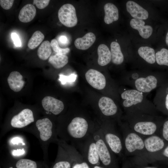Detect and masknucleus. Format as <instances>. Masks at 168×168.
Masks as SVG:
<instances>
[{
  "instance_id": "a211bd4d",
  "label": "nucleus",
  "mask_w": 168,
  "mask_h": 168,
  "mask_svg": "<svg viewBox=\"0 0 168 168\" xmlns=\"http://www.w3.org/2000/svg\"><path fill=\"white\" fill-rule=\"evenodd\" d=\"M126 8L127 11L133 18L145 20L148 17L147 11L135 2L128 1Z\"/></svg>"
},
{
  "instance_id": "39448f33",
  "label": "nucleus",
  "mask_w": 168,
  "mask_h": 168,
  "mask_svg": "<svg viewBox=\"0 0 168 168\" xmlns=\"http://www.w3.org/2000/svg\"><path fill=\"white\" fill-rule=\"evenodd\" d=\"M74 146L91 167L101 165L97 146L93 134Z\"/></svg>"
},
{
  "instance_id": "6e6552de",
  "label": "nucleus",
  "mask_w": 168,
  "mask_h": 168,
  "mask_svg": "<svg viewBox=\"0 0 168 168\" xmlns=\"http://www.w3.org/2000/svg\"><path fill=\"white\" fill-rule=\"evenodd\" d=\"M58 18L60 22L68 27L75 26L77 22V19L75 8L70 4L62 6L58 12Z\"/></svg>"
},
{
  "instance_id": "ea45409f",
  "label": "nucleus",
  "mask_w": 168,
  "mask_h": 168,
  "mask_svg": "<svg viewBox=\"0 0 168 168\" xmlns=\"http://www.w3.org/2000/svg\"><path fill=\"white\" fill-rule=\"evenodd\" d=\"M161 154L164 156L168 158V145L163 150Z\"/></svg>"
},
{
  "instance_id": "20e7f679",
  "label": "nucleus",
  "mask_w": 168,
  "mask_h": 168,
  "mask_svg": "<svg viewBox=\"0 0 168 168\" xmlns=\"http://www.w3.org/2000/svg\"><path fill=\"white\" fill-rule=\"evenodd\" d=\"M96 142L101 165L105 168H120L117 156L105 142L99 127L93 134Z\"/></svg>"
},
{
  "instance_id": "f8f14e48",
  "label": "nucleus",
  "mask_w": 168,
  "mask_h": 168,
  "mask_svg": "<svg viewBox=\"0 0 168 168\" xmlns=\"http://www.w3.org/2000/svg\"><path fill=\"white\" fill-rule=\"evenodd\" d=\"M85 76L88 83L95 89L101 90L105 87L106 84L105 78L99 71L90 69L86 72Z\"/></svg>"
},
{
  "instance_id": "c9c22d12",
  "label": "nucleus",
  "mask_w": 168,
  "mask_h": 168,
  "mask_svg": "<svg viewBox=\"0 0 168 168\" xmlns=\"http://www.w3.org/2000/svg\"><path fill=\"white\" fill-rule=\"evenodd\" d=\"M11 36L15 45L16 47H21V43L18 35L15 33H12Z\"/></svg>"
},
{
  "instance_id": "e433bc0d",
  "label": "nucleus",
  "mask_w": 168,
  "mask_h": 168,
  "mask_svg": "<svg viewBox=\"0 0 168 168\" xmlns=\"http://www.w3.org/2000/svg\"><path fill=\"white\" fill-rule=\"evenodd\" d=\"M121 168H132L130 161L128 160L123 159Z\"/></svg>"
},
{
  "instance_id": "473e14b6",
  "label": "nucleus",
  "mask_w": 168,
  "mask_h": 168,
  "mask_svg": "<svg viewBox=\"0 0 168 168\" xmlns=\"http://www.w3.org/2000/svg\"><path fill=\"white\" fill-rule=\"evenodd\" d=\"M49 0H34L33 4L40 9H43L46 7L49 4Z\"/></svg>"
},
{
  "instance_id": "aec40b11",
  "label": "nucleus",
  "mask_w": 168,
  "mask_h": 168,
  "mask_svg": "<svg viewBox=\"0 0 168 168\" xmlns=\"http://www.w3.org/2000/svg\"><path fill=\"white\" fill-rule=\"evenodd\" d=\"M22 78V76L19 72L14 71L11 72L7 79L10 89L16 92L20 91L25 83Z\"/></svg>"
},
{
  "instance_id": "ddd939ff",
  "label": "nucleus",
  "mask_w": 168,
  "mask_h": 168,
  "mask_svg": "<svg viewBox=\"0 0 168 168\" xmlns=\"http://www.w3.org/2000/svg\"><path fill=\"white\" fill-rule=\"evenodd\" d=\"M42 105L47 112L57 115L63 110L64 105L61 101L50 96H46L42 100Z\"/></svg>"
},
{
  "instance_id": "393cba45",
  "label": "nucleus",
  "mask_w": 168,
  "mask_h": 168,
  "mask_svg": "<svg viewBox=\"0 0 168 168\" xmlns=\"http://www.w3.org/2000/svg\"><path fill=\"white\" fill-rule=\"evenodd\" d=\"M110 46L111 61L116 65L121 64L124 61V56L119 44L117 42L113 41Z\"/></svg>"
},
{
  "instance_id": "37998d69",
  "label": "nucleus",
  "mask_w": 168,
  "mask_h": 168,
  "mask_svg": "<svg viewBox=\"0 0 168 168\" xmlns=\"http://www.w3.org/2000/svg\"><path fill=\"white\" fill-rule=\"evenodd\" d=\"M91 168H105L101 165H96L91 167Z\"/></svg>"
},
{
  "instance_id": "9d476101",
  "label": "nucleus",
  "mask_w": 168,
  "mask_h": 168,
  "mask_svg": "<svg viewBox=\"0 0 168 168\" xmlns=\"http://www.w3.org/2000/svg\"><path fill=\"white\" fill-rule=\"evenodd\" d=\"M34 121L32 111L29 109H25L14 116L10 122L12 127L17 128H24Z\"/></svg>"
},
{
  "instance_id": "423d86ee",
  "label": "nucleus",
  "mask_w": 168,
  "mask_h": 168,
  "mask_svg": "<svg viewBox=\"0 0 168 168\" xmlns=\"http://www.w3.org/2000/svg\"><path fill=\"white\" fill-rule=\"evenodd\" d=\"M35 126L42 143L46 144L52 142H58L59 139L57 138V128L49 119L44 118L38 120L35 123Z\"/></svg>"
},
{
  "instance_id": "5701e85b",
  "label": "nucleus",
  "mask_w": 168,
  "mask_h": 168,
  "mask_svg": "<svg viewBox=\"0 0 168 168\" xmlns=\"http://www.w3.org/2000/svg\"><path fill=\"white\" fill-rule=\"evenodd\" d=\"M36 14V9L32 4L25 5L21 10L19 14V20L21 22L27 23L32 21Z\"/></svg>"
},
{
  "instance_id": "f3484780",
  "label": "nucleus",
  "mask_w": 168,
  "mask_h": 168,
  "mask_svg": "<svg viewBox=\"0 0 168 168\" xmlns=\"http://www.w3.org/2000/svg\"><path fill=\"white\" fill-rule=\"evenodd\" d=\"M58 143L57 161L53 168H71V161L67 150L59 141Z\"/></svg>"
},
{
  "instance_id": "c756f323",
  "label": "nucleus",
  "mask_w": 168,
  "mask_h": 168,
  "mask_svg": "<svg viewBox=\"0 0 168 168\" xmlns=\"http://www.w3.org/2000/svg\"><path fill=\"white\" fill-rule=\"evenodd\" d=\"M156 61L160 65L168 66V49L163 48L155 54Z\"/></svg>"
},
{
  "instance_id": "2eb2a0df",
  "label": "nucleus",
  "mask_w": 168,
  "mask_h": 168,
  "mask_svg": "<svg viewBox=\"0 0 168 168\" xmlns=\"http://www.w3.org/2000/svg\"><path fill=\"white\" fill-rule=\"evenodd\" d=\"M121 97L124 100L123 103V106L127 108L141 103L143 99L142 92L135 90L124 91L121 94Z\"/></svg>"
},
{
  "instance_id": "4be33fe9",
  "label": "nucleus",
  "mask_w": 168,
  "mask_h": 168,
  "mask_svg": "<svg viewBox=\"0 0 168 168\" xmlns=\"http://www.w3.org/2000/svg\"><path fill=\"white\" fill-rule=\"evenodd\" d=\"M96 40L95 35L92 32L86 34L82 37L78 38L76 39L74 44L77 49L85 50L91 47Z\"/></svg>"
},
{
  "instance_id": "58836bf2",
  "label": "nucleus",
  "mask_w": 168,
  "mask_h": 168,
  "mask_svg": "<svg viewBox=\"0 0 168 168\" xmlns=\"http://www.w3.org/2000/svg\"><path fill=\"white\" fill-rule=\"evenodd\" d=\"M59 40L62 43L65 44L68 42V39L65 36H61L59 38Z\"/></svg>"
},
{
  "instance_id": "bb28decb",
  "label": "nucleus",
  "mask_w": 168,
  "mask_h": 168,
  "mask_svg": "<svg viewBox=\"0 0 168 168\" xmlns=\"http://www.w3.org/2000/svg\"><path fill=\"white\" fill-rule=\"evenodd\" d=\"M48 62L55 68L59 69L63 67L68 62V57L66 55L56 53L51 56Z\"/></svg>"
},
{
  "instance_id": "dca6fc26",
  "label": "nucleus",
  "mask_w": 168,
  "mask_h": 168,
  "mask_svg": "<svg viewBox=\"0 0 168 168\" xmlns=\"http://www.w3.org/2000/svg\"><path fill=\"white\" fill-rule=\"evenodd\" d=\"M138 91L142 92H148L155 89L157 86V80L154 76L150 75L146 78L137 79L135 82Z\"/></svg>"
},
{
  "instance_id": "f257e3e1",
  "label": "nucleus",
  "mask_w": 168,
  "mask_h": 168,
  "mask_svg": "<svg viewBox=\"0 0 168 168\" xmlns=\"http://www.w3.org/2000/svg\"><path fill=\"white\" fill-rule=\"evenodd\" d=\"M99 126L90 123L83 117L77 116L68 123L59 125L57 127V134L60 140L70 142L74 145L92 135Z\"/></svg>"
},
{
  "instance_id": "1a4fd4ad",
  "label": "nucleus",
  "mask_w": 168,
  "mask_h": 168,
  "mask_svg": "<svg viewBox=\"0 0 168 168\" xmlns=\"http://www.w3.org/2000/svg\"><path fill=\"white\" fill-rule=\"evenodd\" d=\"M67 150L72 162L71 168H91L76 148L72 145L59 140Z\"/></svg>"
},
{
  "instance_id": "c85d7f7f",
  "label": "nucleus",
  "mask_w": 168,
  "mask_h": 168,
  "mask_svg": "<svg viewBox=\"0 0 168 168\" xmlns=\"http://www.w3.org/2000/svg\"><path fill=\"white\" fill-rule=\"evenodd\" d=\"M44 38V35L40 31H35L28 41V47L31 49H35L41 44Z\"/></svg>"
},
{
  "instance_id": "2f4dec72",
  "label": "nucleus",
  "mask_w": 168,
  "mask_h": 168,
  "mask_svg": "<svg viewBox=\"0 0 168 168\" xmlns=\"http://www.w3.org/2000/svg\"><path fill=\"white\" fill-rule=\"evenodd\" d=\"M50 45L54 51L57 53L66 55L69 53L70 51L69 48H62L60 47L55 39H52L51 40Z\"/></svg>"
},
{
  "instance_id": "cd10ccee",
  "label": "nucleus",
  "mask_w": 168,
  "mask_h": 168,
  "mask_svg": "<svg viewBox=\"0 0 168 168\" xmlns=\"http://www.w3.org/2000/svg\"><path fill=\"white\" fill-rule=\"evenodd\" d=\"M52 53L50 43L48 40L43 41L39 47L37 52L39 58L42 60H46Z\"/></svg>"
},
{
  "instance_id": "7c9ffc66",
  "label": "nucleus",
  "mask_w": 168,
  "mask_h": 168,
  "mask_svg": "<svg viewBox=\"0 0 168 168\" xmlns=\"http://www.w3.org/2000/svg\"><path fill=\"white\" fill-rule=\"evenodd\" d=\"M16 168H37L36 162L34 161L27 159H22L16 163Z\"/></svg>"
},
{
  "instance_id": "4468645a",
  "label": "nucleus",
  "mask_w": 168,
  "mask_h": 168,
  "mask_svg": "<svg viewBox=\"0 0 168 168\" xmlns=\"http://www.w3.org/2000/svg\"><path fill=\"white\" fill-rule=\"evenodd\" d=\"M98 105L101 113L106 117L114 116L117 114V106L111 98L106 96L101 98Z\"/></svg>"
},
{
  "instance_id": "a19ab883",
  "label": "nucleus",
  "mask_w": 168,
  "mask_h": 168,
  "mask_svg": "<svg viewBox=\"0 0 168 168\" xmlns=\"http://www.w3.org/2000/svg\"><path fill=\"white\" fill-rule=\"evenodd\" d=\"M165 105L166 108L168 110V94L167 95L166 97Z\"/></svg>"
},
{
  "instance_id": "0eeeda50",
  "label": "nucleus",
  "mask_w": 168,
  "mask_h": 168,
  "mask_svg": "<svg viewBox=\"0 0 168 168\" xmlns=\"http://www.w3.org/2000/svg\"><path fill=\"white\" fill-rule=\"evenodd\" d=\"M130 128L143 138L154 135H157L159 130L157 124L150 120H138L129 122Z\"/></svg>"
},
{
  "instance_id": "4c0bfd02",
  "label": "nucleus",
  "mask_w": 168,
  "mask_h": 168,
  "mask_svg": "<svg viewBox=\"0 0 168 168\" xmlns=\"http://www.w3.org/2000/svg\"><path fill=\"white\" fill-rule=\"evenodd\" d=\"M131 163L133 168H158L154 166H147L146 164L135 165Z\"/></svg>"
},
{
  "instance_id": "79ce46f5",
  "label": "nucleus",
  "mask_w": 168,
  "mask_h": 168,
  "mask_svg": "<svg viewBox=\"0 0 168 168\" xmlns=\"http://www.w3.org/2000/svg\"><path fill=\"white\" fill-rule=\"evenodd\" d=\"M165 42L166 45L168 46V30L166 33V36Z\"/></svg>"
},
{
  "instance_id": "f03ea898",
  "label": "nucleus",
  "mask_w": 168,
  "mask_h": 168,
  "mask_svg": "<svg viewBox=\"0 0 168 168\" xmlns=\"http://www.w3.org/2000/svg\"><path fill=\"white\" fill-rule=\"evenodd\" d=\"M119 127L124 156H134L133 161L136 163L146 164L149 155L145 147L143 138L132 130L127 124H120Z\"/></svg>"
},
{
  "instance_id": "7ed1b4c3",
  "label": "nucleus",
  "mask_w": 168,
  "mask_h": 168,
  "mask_svg": "<svg viewBox=\"0 0 168 168\" xmlns=\"http://www.w3.org/2000/svg\"><path fill=\"white\" fill-rule=\"evenodd\" d=\"M104 140L113 152L117 156L124 158L123 140L119 128L109 123L100 125Z\"/></svg>"
},
{
  "instance_id": "412c9836",
  "label": "nucleus",
  "mask_w": 168,
  "mask_h": 168,
  "mask_svg": "<svg viewBox=\"0 0 168 168\" xmlns=\"http://www.w3.org/2000/svg\"><path fill=\"white\" fill-rule=\"evenodd\" d=\"M105 15L104 21L107 24L117 21L119 18V10L117 7L111 3H107L104 6Z\"/></svg>"
},
{
  "instance_id": "b1692460",
  "label": "nucleus",
  "mask_w": 168,
  "mask_h": 168,
  "mask_svg": "<svg viewBox=\"0 0 168 168\" xmlns=\"http://www.w3.org/2000/svg\"><path fill=\"white\" fill-rule=\"evenodd\" d=\"M98 63L101 66L106 65L111 60L110 51L108 46L104 44H100L97 48Z\"/></svg>"
},
{
  "instance_id": "f704fd0d",
  "label": "nucleus",
  "mask_w": 168,
  "mask_h": 168,
  "mask_svg": "<svg viewBox=\"0 0 168 168\" xmlns=\"http://www.w3.org/2000/svg\"><path fill=\"white\" fill-rule=\"evenodd\" d=\"M161 132L163 138L168 141V120L163 124Z\"/></svg>"
},
{
  "instance_id": "a878e982",
  "label": "nucleus",
  "mask_w": 168,
  "mask_h": 168,
  "mask_svg": "<svg viewBox=\"0 0 168 168\" xmlns=\"http://www.w3.org/2000/svg\"><path fill=\"white\" fill-rule=\"evenodd\" d=\"M139 55L147 63L153 64L156 61L154 49L147 46H141L138 49Z\"/></svg>"
},
{
  "instance_id": "9b49d317",
  "label": "nucleus",
  "mask_w": 168,
  "mask_h": 168,
  "mask_svg": "<svg viewBox=\"0 0 168 168\" xmlns=\"http://www.w3.org/2000/svg\"><path fill=\"white\" fill-rule=\"evenodd\" d=\"M145 149L150 156L157 153L162 150L165 147L163 140L158 135H154L143 138Z\"/></svg>"
},
{
  "instance_id": "6ab92c4d",
  "label": "nucleus",
  "mask_w": 168,
  "mask_h": 168,
  "mask_svg": "<svg viewBox=\"0 0 168 168\" xmlns=\"http://www.w3.org/2000/svg\"><path fill=\"white\" fill-rule=\"evenodd\" d=\"M130 25L132 28L137 30L141 36L144 39L148 38L152 34V27L150 25H145L143 20L132 18L130 21Z\"/></svg>"
},
{
  "instance_id": "72a5a7b5",
  "label": "nucleus",
  "mask_w": 168,
  "mask_h": 168,
  "mask_svg": "<svg viewBox=\"0 0 168 168\" xmlns=\"http://www.w3.org/2000/svg\"><path fill=\"white\" fill-rule=\"evenodd\" d=\"M14 2L13 0H0V5L3 9L8 10L12 7Z\"/></svg>"
}]
</instances>
